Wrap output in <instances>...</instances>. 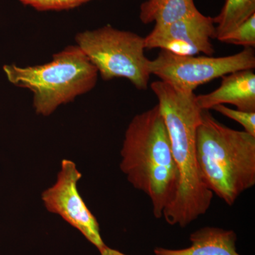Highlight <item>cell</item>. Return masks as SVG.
Returning <instances> with one entry per match:
<instances>
[{
  "instance_id": "cell-6",
  "label": "cell",
  "mask_w": 255,
  "mask_h": 255,
  "mask_svg": "<svg viewBox=\"0 0 255 255\" xmlns=\"http://www.w3.org/2000/svg\"><path fill=\"white\" fill-rule=\"evenodd\" d=\"M255 68L253 48H245L228 56L179 55L161 50L155 59L150 60V75L183 92H194L200 85L225 75Z\"/></svg>"
},
{
  "instance_id": "cell-7",
  "label": "cell",
  "mask_w": 255,
  "mask_h": 255,
  "mask_svg": "<svg viewBox=\"0 0 255 255\" xmlns=\"http://www.w3.org/2000/svg\"><path fill=\"white\" fill-rule=\"evenodd\" d=\"M82 174L76 164L68 159L62 161L61 170L53 187L42 194L47 210L59 215L66 222L77 228L99 251L106 246L100 234V225L82 199L78 190Z\"/></svg>"
},
{
  "instance_id": "cell-12",
  "label": "cell",
  "mask_w": 255,
  "mask_h": 255,
  "mask_svg": "<svg viewBox=\"0 0 255 255\" xmlns=\"http://www.w3.org/2000/svg\"><path fill=\"white\" fill-rule=\"evenodd\" d=\"M255 14V0H226L214 18L215 38L219 40Z\"/></svg>"
},
{
  "instance_id": "cell-16",
  "label": "cell",
  "mask_w": 255,
  "mask_h": 255,
  "mask_svg": "<svg viewBox=\"0 0 255 255\" xmlns=\"http://www.w3.org/2000/svg\"><path fill=\"white\" fill-rule=\"evenodd\" d=\"M100 255H127L121 253L117 250L112 249L109 247H105L103 250L100 252Z\"/></svg>"
},
{
  "instance_id": "cell-11",
  "label": "cell",
  "mask_w": 255,
  "mask_h": 255,
  "mask_svg": "<svg viewBox=\"0 0 255 255\" xmlns=\"http://www.w3.org/2000/svg\"><path fill=\"white\" fill-rule=\"evenodd\" d=\"M194 0H146L140 8V21L155 26L167 24L198 12Z\"/></svg>"
},
{
  "instance_id": "cell-5",
  "label": "cell",
  "mask_w": 255,
  "mask_h": 255,
  "mask_svg": "<svg viewBox=\"0 0 255 255\" xmlns=\"http://www.w3.org/2000/svg\"><path fill=\"white\" fill-rule=\"evenodd\" d=\"M75 41L104 80L125 78L137 90H147L151 75L143 37L106 25L78 33Z\"/></svg>"
},
{
  "instance_id": "cell-8",
  "label": "cell",
  "mask_w": 255,
  "mask_h": 255,
  "mask_svg": "<svg viewBox=\"0 0 255 255\" xmlns=\"http://www.w3.org/2000/svg\"><path fill=\"white\" fill-rule=\"evenodd\" d=\"M215 32L214 18L199 11L174 22L154 26L144 38L145 49L159 48L179 55H213L211 40Z\"/></svg>"
},
{
  "instance_id": "cell-2",
  "label": "cell",
  "mask_w": 255,
  "mask_h": 255,
  "mask_svg": "<svg viewBox=\"0 0 255 255\" xmlns=\"http://www.w3.org/2000/svg\"><path fill=\"white\" fill-rule=\"evenodd\" d=\"M121 155V169L128 181L148 196L154 216L161 219L177 194L179 172L158 105L133 117Z\"/></svg>"
},
{
  "instance_id": "cell-14",
  "label": "cell",
  "mask_w": 255,
  "mask_h": 255,
  "mask_svg": "<svg viewBox=\"0 0 255 255\" xmlns=\"http://www.w3.org/2000/svg\"><path fill=\"white\" fill-rule=\"evenodd\" d=\"M213 110L238 122L243 127L244 131L255 136V112H246L233 110L225 105L216 106L213 108Z\"/></svg>"
},
{
  "instance_id": "cell-4",
  "label": "cell",
  "mask_w": 255,
  "mask_h": 255,
  "mask_svg": "<svg viewBox=\"0 0 255 255\" xmlns=\"http://www.w3.org/2000/svg\"><path fill=\"white\" fill-rule=\"evenodd\" d=\"M4 71L13 85L33 92L35 110L44 117L90 92L98 78L97 68L78 46L67 47L44 65L25 68L7 65Z\"/></svg>"
},
{
  "instance_id": "cell-3",
  "label": "cell",
  "mask_w": 255,
  "mask_h": 255,
  "mask_svg": "<svg viewBox=\"0 0 255 255\" xmlns=\"http://www.w3.org/2000/svg\"><path fill=\"white\" fill-rule=\"evenodd\" d=\"M196 159L206 187L228 206L255 185V136L220 123L207 110L197 129Z\"/></svg>"
},
{
  "instance_id": "cell-15",
  "label": "cell",
  "mask_w": 255,
  "mask_h": 255,
  "mask_svg": "<svg viewBox=\"0 0 255 255\" xmlns=\"http://www.w3.org/2000/svg\"><path fill=\"white\" fill-rule=\"evenodd\" d=\"M38 11L73 9L91 0H18Z\"/></svg>"
},
{
  "instance_id": "cell-1",
  "label": "cell",
  "mask_w": 255,
  "mask_h": 255,
  "mask_svg": "<svg viewBox=\"0 0 255 255\" xmlns=\"http://www.w3.org/2000/svg\"><path fill=\"white\" fill-rule=\"evenodd\" d=\"M168 132L179 187L162 217L171 226L187 227L207 212L214 194L201 177L196 159V133L202 117L194 92L181 91L161 80L150 84Z\"/></svg>"
},
{
  "instance_id": "cell-13",
  "label": "cell",
  "mask_w": 255,
  "mask_h": 255,
  "mask_svg": "<svg viewBox=\"0 0 255 255\" xmlns=\"http://www.w3.org/2000/svg\"><path fill=\"white\" fill-rule=\"evenodd\" d=\"M220 41L228 44L243 46L245 48L255 46V14L241 23L231 33L223 37Z\"/></svg>"
},
{
  "instance_id": "cell-9",
  "label": "cell",
  "mask_w": 255,
  "mask_h": 255,
  "mask_svg": "<svg viewBox=\"0 0 255 255\" xmlns=\"http://www.w3.org/2000/svg\"><path fill=\"white\" fill-rule=\"evenodd\" d=\"M196 103L202 110H213L218 105H231L237 110L255 112V74L253 70L233 72L222 77L219 88L196 96Z\"/></svg>"
},
{
  "instance_id": "cell-10",
  "label": "cell",
  "mask_w": 255,
  "mask_h": 255,
  "mask_svg": "<svg viewBox=\"0 0 255 255\" xmlns=\"http://www.w3.org/2000/svg\"><path fill=\"white\" fill-rule=\"evenodd\" d=\"M190 247L171 250L156 248L155 255H241L238 253L237 235L232 230L221 228H201L190 235Z\"/></svg>"
}]
</instances>
